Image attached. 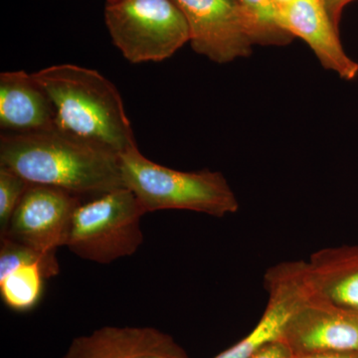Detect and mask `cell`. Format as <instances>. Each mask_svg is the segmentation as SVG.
<instances>
[{
    "mask_svg": "<svg viewBox=\"0 0 358 358\" xmlns=\"http://www.w3.org/2000/svg\"><path fill=\"white\" fill-rule=\"evenodd\" d=\"M0 166L30 185L59 188L82 199L126 187L121 155L56 124L40 131L1 134Z\"/></svg>",
    "mask_w": 358,
    "mask_h": 358,
    "instance_id": "6da1fadb",
    "label": "cell"
},
{
    "mask_svg": "<svg viewBox=\"0 0 358 358\" xmlns=\"http://www.w3.org/2000/svg\"><path fill=\"white\" fill-rule=\"evenodd\" d=\"M33 77L50 99L58 128L120 155L138 147L122 96L102 74L61 64L33 73Z\"/></svg>",
    "mask_w": 358,
    "mask_h": 358,
    "instance_id": "7a4b0ae2",
    "label": "cell"
},
{
    "mask_svg": "<svg viewBox=\"0 0 358 358\" xmlns=\"http://www.w3.org/2000/svg\"><path fill=\"white\" fill-rule=\"evenodd\" d=\"M124 185L138 197L143 209L187 210L225 217L239 210L236 194L217 171H180L160 166L138 147L121 155Z\"/></svg>",
    "mask_w": 358,
    "mask_h": 358,
    "instance_id": "3957f363",
    "label": "cell"
},
{
    "mask_svg": "<svg viewBox=\"0 0 358 358\" xmlns=\"http://www.w3.org/2000/svg\"><path fill=\"white\" fill-rule=\"evenodd\" d=\"M145 213L128 187L85 200L74 212L65 247L100 265L133 256L143 242L141 222Z\"/></svg>",
    "mask_w": 358,
    "mask_h": 358,
    "instance_id": "277c9868",
    "label": "cell"
},
{
    "mask_svg": "<svg viewBox=\"0 0 358 358\" xmlns=\"http://www.w3.org/2000/svg\"><path fill=\"white\" fill-rule=\"evenodd\" d=\"M185 15L193 50L218 64L248 57L255 45L289 44L294 37L263 24L238 0H173Z\"/></svg>",
    "mask_w": 358,
    "mask_h": 358,
    "instance_id": "5b68a950",
    "label": "cell"
},
{
    "mask_svg": "<svg viewBox=\"0 0 358 358\" xmlns=\"http://www.w3.org/2000/svg\"><path fill=\"white\" fill-rule=\"evenodd\" d=\"M106 25L129 62H160L189 42L185 15L173 0H119L108 3Z\"/></svg>",
    "mask_w": 358,
    "mask_h": 358,
    "instance_id": "8992f818",
    "label": "cell"
},
{
    "mask_svg": "<svg viewBox=\"0 0 358 358\" xmlns=\"http://www.w3.org/2000/svg\"><path fill=\"white\" fill-rule=\"evenodd\" d=\"M83 199L51 186L28 185L4 236L44 255L65 247L73 215Z\"/></svg>",
    "mask_w": 358,
    "mask_h": 358,
    "instance_id": "52a82bcc",
    "label": "cell"
},
{
    "mask_svg": "<svg viewBox=\"0 0 358 358\" xmlns=\"http://www.w3.org/2000/svg\"><path fill=\"white\" fill-rule=\"evenodd\" d=\"M268 303L253 331L214 358H252L264 346L282 341L289 317L308 296L305 261L284 262L265 275Z\"/></svg>",
    "mask_w": 358,
    "mask_h": 358,
    "instance_id": "ba28073f",
    "label": "cell"
},
{
    "mask_svg": "<svg viewBox=\"0 0 358 358\" xmlns=\"http://www.w3.org/2000/svg\"><path fill=\"white\" fill-rule=\"evenodd\" d=\"M282 341L294 355L358 352V317L308 296L289 317Z\"/></svg>",
    "mask_w": 358,
    "mask_h": 358,
    "instance_id": "9c48e42d",
    "label": "cell"
},
{
    "mask_svg": "<svg viewBox=\"0 0 358 358\" xmlns=\"http://www.w3.org/2000/svg\"><path fill=\"white\" fill-rule=\"evenodd\" d=\"M62 358H188L173 336L152 327L106 326L77 336Z\"/></svg>",
    "mask_w": 358,
    "mask_h": 358,
    "instance_id": "30bf717a",
    "label": "cell"
},
{
    "mask_svg": "<svg viewBox=\"0 0 358 358\" xmlns=\"http://www.w3.org/2000/svg\"><path fill=\"white\" fill-rule=\"evenodd\" d=\"M277 16L282 29L303 39L327 70L345 81L357 79L358 63L343 49L339 30L320 0H296Z\"/></svg>",
    "mask_w": 358,
    "mask_h": 358,
    "instance_id": "8fae6325",
    "label": "cell"
},
{
    "mask_svg": "<svg viewBox=\"0 0 358 358\" xmlns=\"http://www.w3.org/2000/svg\"><path fill=\"white\" fill-rule=\"evenodd\" d=\"M60 273L56 255H44L10 238H0V296L15 312H29L43 294L45 280Z\"/></svg>",
    "mask_w": 358,
    "mask_h": 358,
    "instance_id": "7c38bea8",
    "label": "cell"
},
{
    "mask_svg": "<svg viewBox=\"0 0 358 358\" xmlns=\"http://www.w3.org/2000/svg\"><path fill=\"white\" fill-rule=\"evenodd\" d=\"M306 275L310 298L358 317V244L319 250Z\"/></svg>",
    "mask_w": 358,
    "mask_h": 358,
    "instance_id": "4fadbf2b",
    "label": "cell"
},
{
    "mask_svg": "<svg viewBox=\"0 0 358 358\" xmlns=\"http://www.w3.org/2000/svg\"><path fill=\"white\" fill-rule=\"evenodd\" d=\"M55 112L46 92L25 71L0 74V128L28 133L51 128Z\"/></svg>",
    "mask_w": 358,
    "mask_h": 358,
    "instance_id": "5bb4252c",
    "label": "cell"
},
{
    "mask_svg": "<svg viewBox=\"0 0 358 358\" xmlns=\"http://www.w3.org/2000/svg\"><path fill=\"white\" fill-rule=\"evenodd\" d=\"M28 185L17 173L0 166V237L6 234L14 211Z\"/></svg>",
    "mask_w": 358,
    "mask_h": 358,
    "instance_id": "9a60e30c",
    "label": "cell"
},
{
    "mask_svg": "<svg viewBox=\"0 0 358 358\" xmlns=\"http://www.w3.org/2000/svg\"><path fill=\"white\" fill-rule=\"evenodd\" d=\"M238 1L249 9L264 25L267 26L270 29L288 33L278 23L277 10L271 0H238Z\"/></svg>",
    "mask_w": 358,
    "mask_h": 358,
    "instance_id": "2e32d148",
    "label": "cell"
},
{
    "mask_svg": "<svg viewBox=\"0 0 358 358\" xmlns=\"http://www.w3.org/2000/svg\"><path fill=\"white\" fill-rule=\"evenodd\" d=\"M294 355L282 341H275L264 346L252 358H293Z\"/></svg>",
    "mask_w": 358,
    "mask_h": 358,
    "instance_id": "e0dca14e",
    "label": "cell"
},
{
    "mask_svg": "<svg viewBox=\"0 0 358 358\" xmlns=\"http://www.w3.org/2000/svg\"><path fill=\"white\" fill-rule=\"evenodd\" d=\"M320 1L326 8L334 25L339 30V23H341L343 9L355 0H320Z\"/></svg>",
    "mask_w": 358,
    "mask_h": 358,
    "instance_id": "ac0fdd59",
    "label": "cell"
},
{
    "mask_svg": "<svg viewBox=\"0 0 358 358\" xmlns=\"http://www.w3.org/2000/svg\"><path fill=\"white\" fill-rule=\"evenodd\" d=\"M293 358H358V352H320L294 355Z\"/></svg>",
    "mask_w": 358,
    "mask_h": 358,
    "instance_id": "d6986e66",
    "label": "cell"
},
{
    "mask_svg": "<svg viewBox=\"0 0 358 358\" xmlns=\"http://www.w3.org/2000/svg\"><path fill=\"white\" fill-rule=\"evenodd\" d=\"M271 1H272L273 6H275L278 13V11L281 10V9L285 8V7L289 6V4L293 3L296 0H271Z\"/></svg>",
    "mask_w": 358,
    "mask_h": 358,
    "instance_id": "ffe728a7",
    "label": "cell"
},
{
    "mask_svg": "<svg viewBox=\"0 0 358 358\" xmlns=\"http://www.w3.org/2000/svg\"><path fill=\"white\" fill-rule=\"evenodd\" d=\"M119 1V0H107V4L108 3H114V2Z\"/></svg>",
    "mask_w": 358,
    "mask_h": 358,
    "instance_id": "44dd1931",
    "label": "cell"
}]
</instances>
